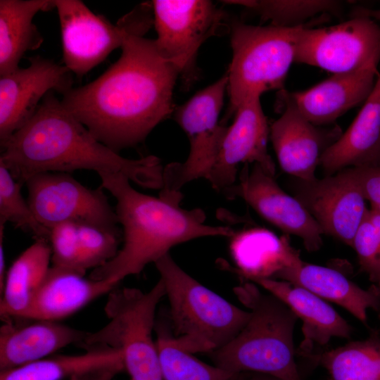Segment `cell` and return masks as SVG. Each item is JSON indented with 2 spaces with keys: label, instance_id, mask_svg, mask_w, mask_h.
Wrapping results in <instances>:
<instances>
[{
  "label": "cell",
  "instance_id": "obj_1",
  "mask_svg": "<svg viewBox=\"0 0 380 380\" xmlns=\"http://www.w3.org/2000/svg\"><path fill=\"white\" fill-rule=\"evenodd\" d=\"M122 19L125 35L120 58L102 75L71 88L63 106L102 144L118 153L142 142L173 111V89L179 72L144 37L153 25L151 3Z\"/></svg>",
  "mask_w": 380,
  "mask_h": 380
},
{
  "label": "cell",
  "instance_id": "obj_12",
  "mask_svg": "<svg viewBox=\"0 0 380 380\" xmlns=\"http://www.w3.org/2000/svg\"><path fill=\"white\" fill-rule=\"evenodd\" d=\"M58 12L64 65L82 77L122 46L125 23L116 25L94 13L82 1L54 0Z\"/></svg>",
  "mask_w": 380,
  "mask_h": 380
},
{
  "label": "cell",
  "instance_id": "obj_40",
  "mask_svg": "<svg viewBox=\"0 0 380 380\" xmlns=\"http://www.w3.org/2000/svg\"><path fill=\"white\" fill-rule=\"evenodd\" d=\"M379 317H380V314H379Z\"/></svg>",
  "mask_w": 380,
  "mask_h": 380
},
{
  "label": "cell",
  "instance_id": "obj_11",
  "mask_svg": "<svg viewBox=\"0 0 380 380\" xmlns=\"http://www.w3.org/2000/svg\"><path fill=\"white\" fill-rule=\"evenodd\" d=\"M249 165H243L236 182L222 193L230 199H242L270 224L298 236L308 252L317 251L324 233L314 217L279 186L274 175L258 164Z\"/></svg>",
  "mask_w": 380,
  "mask_h": 380
},
{
  "label": "cell",
  "instance_id": "obj_34",
  "mask_svg": "<svg viewBox=\"0 0 380 380\" xmlns=\"http://www.w3.org/2000/svg\"><path fill=\"white\" fill-rule=\"evenodd\" d=\"M49 230L52 266L84 274L80 262L78 224L63 222L53 226Z\"/></svg>",
  "mask_w": 380,
  "mask_h": 380
},
{
  "label": "cell",
  "instance_id": "obj_30",
  "mask_svg": "<svg viewBox=\"0 0 380 380\" xmlns=\"http://www.w3.org/2000/svg\"><path fill=\"white\" fill-rule=\"evenodd\" d=\"M252 10L262 20L279 27H296L319 14H338L341 4L331 0L224 1Z\"/></svg>",
  "mask_w": 380,
  "mask_h": 380
},
{
  "label": "cell",
  "instance_id": "obj_38",
  "mask_svg": "<svg viewBox=\"0 0 380 380\" xmlns=\"http://www.w3.org/2000/svg\"><path fill=\"white\" fill-rule=\"evenodd\" d=\"M240 380H281L278 378L262 374H257V373H251L250 375H245L244 374H242Z\"/></svg>",
  "mask_w": 380,
  "mask_h": 380
},
{
  "label": "cell",
  "instance_id": "obj_10",
  "mask_svg": "<svg viewBox=\"0 0 380 380\" xmlns=\"http://www.w3.org/2000/svg\"><path fill=\"white\" fill-rule=\"evenodd\" d=\"M27 202L47 229L63 222L91 225L122 233L115 211L102 189L87 188L68 173L44 172L28 179Z\"/></svg>",
  "mask_w": 380,
  "mask_h": 380
},
{
  "label": "cell",
  "instance_id": "obj_24",
  "mask_svg": "<svg viewBox=\"0 0 380 380\" xmlns=\"http://www.w3.org/2000/svg\"><path fill=\"white\" fill-rule=\"evenodd\" d=\"M276 279L301 286L324 300L339 305L366 325L368 309L380 314L379 287L373 284L364 289L331 267L302 261L282 271Z\"/></svg>",
  "mask_w": 380,
  "mask_h": 380
},
{
  "label": "cell",
  "instance_id": "obj_25",
  "mask_svg": "<svg viewBox=\"0 0 380 380\" xmlns=\"http://www.w3.org/2000/svg\"><path fill=\"white\" fill-rule=\"evenodd\" d=\"M53 8L54 0H0V75L18 69L25 52L41 46L33 18Z\"/></svg>",
  "mask_w": 380,
  "mask_h": 380
},
{
  "label": "cell",
  "instance_id": "obj_32",
  "mask_svg": "<svg viewBox=\"0 0 380 380\" xmlns=\"http://www.w3.org/2000/svg\"><path fill=\"white\" fill-rule=\"evenodd\" d=\"M352 248L360 269L380 289V213L368 209L353 239Z\"/></svg>",
  "mask_w": 380,
  "mask_h": 380
},
{
  "label": "cell",
  "instance_id": "obj_36",
  "mask_svg": "<svg viewBox=\"0 0 380 380\" xmlns=\"http://www.w3.org/2000/svg\"><path fill=\"white\" fill-rule=\"evenodd\" d=\"M5 226L0 225V291H2L7 274L4 248V231Z\"/></svg>",
  "mask_w": 380,
  "mask_h": 380
},
{
  "label": "cell",
  "instance_id": "obj_22",
  "mask_svg": "<svg viewBox=\"0 0 380 380\" xmlns=\"http://www.w3.org/2000/svg\"><path fill=\"white\" fill-rule=\"evenodd\" d=\"M51 266L23 318L57 321L69 317L117 287L107 280Z\"/></svg>",
  "mask_w": 380,
  "mask_h": 380
},
{
  "label": "cell",
  "instance_id": "obj_15",
  "mask_svg": "<svg viewBox=\"0 0 380 380\" xmlns=\"http://www.w3.org/2000/svg\"><path fill=\"white\" fill-rule=\"evenodd\" d=\"M296 179L294 197L314 217L324 234L352 247L369 209L358 187L341 171L311 181Z\"/></svg>",
  "mask_w": 380,
  "mask_h": 380
},
{
  "label": "cell",
  "instance_id": "obj_39",
  "mask_svg": "<svg viewBox=\"0 0 380 380\" xmlns=\"http://www.w3.org/2000/svg\"><path fill=\"white\" fill-rule=\"evenodd\" d=\"M240 377H241V376H240ZM240 377H239L238 379H236V380H240Z\"/></svg>",
  "mask_w": 380,
  "mask_h": 380
},
{
  "label": "cell",
  "instance_id": "obj_16",
  "mask_svg": "<svg viewBox=\"0 0 380 380\" xmlns=\"http://www.w3.org/2000/svg\"><path fill=\"white\" fill-rule=\"evenodd\" d=\"M281 115L270 127V139L280 167L296 179L311 181L324 152L342 135L339 127L322 128L280 100Z\"/></svg>",
  "mask_w": 380,
  "mask_h": 380
},
{
  "label": "cell",
  "instance_id": "obj_35",
  "mask_svg": "<svg viewBox=\"0 0 380 380\" xmlns=\"http://www.w3.org/2000/svg\"><path fill=\"white\" fill-rule=\"evenodd\" d=\"M360 189L371 209L380 213V165L354 167L341 170Z\"/></svg>",
  "mask_w": 380,
  "mask_h": 380
},
{
  "label": "cell",
  "instance_id": "obj_21",
  "mask_svg": "<svg viewBox=\"0 0 380 380\" xmlns=\"http://www.w3.org/2000/svg\"><path fill=\"white\" fill-rule=\"evenodd\" d=\"M229 238V250L235 265L232 270L248 281L276 279L282 271L303 261L288 235L278 236L264 227L234 230Z\"/></svg>",
  "mask_w": 380,
  "mask_h": 380
},
{
  "label": "cell",
  "instance_id": "obj_28",
  "mask_svg": "<svg viewBox=\"0 0 380 380\" xmlns=\"http://www.w3.org/2000/svg\"><path fill=\"white\" fill-rule=\"evenodd\" d=\"M305 358L324 367L330 380H380V334L331 350L315 352Z\"/></svg>",
  "mask_w": 380,
  "mask_h": 380
},
{
  "label": "cell",
  "instance_id": "obj_20",
  "mask_svg": "<svg viewBox=\"0 0 380 380\" xmlns=\"http://www.w3.org/2000/svg\"><path fill=\"white\" fill-rule=\"evenodd\" d=\"M81 347L82 354L47 357L0 371V380H111L125 371L119 350L102 344Z\"/></svg>",
  "mask_w": 380,
  "mask_h": 380
},
{
  "label": "cell",
  "instance_id": "obj_4",
  "mask_svg": "<svg viewBox=\"0 0 380 380\" xmlns=\"http://www.w3.org/2000/svg\"><path fill=\"white\" fill-rule=\"evenodd\" d=\"M234 293L251 316L232 341L208 354L213 364L238 375L251 372L281 380H302L293 342L296 315L253 282H243Z\"/></svg>",
  "mask_w": 380,
  "mask_h": 380
},
{
  "label": "cell",
  "instance_id": "obj_9",
  "mask_svg": "<svg viewBox=\"0 0 380 380\" xmlns=\"http://www.w3.org/2000/svg\"><path fill=\"white\" fill-rule=\"evenodd\" d=\"M151 6L158 51L190 80L202 44L224 32V13L205 0H153Z\"/></svg>",
  "mask_w": 380,
  "mask_h": 380
},
{
  "label": "cell",
  "instance_id": "obj_27",
  "mask_svg": "<svg viewBox=\"0 0 380 380\" xmlns=\"http://www.w3.org/2000/svg\"><path fill=\"white\" fill-rule=\"evenodd\" d=\"M227 85L225 73L174 109L175 120L187 135L190 148L212 144L224 134L227 126L219 123L218 119Z\"/></svg>",
  "mask_w": 380,
  "mask_h": 380
},
{
  "label": "cell",
  "instance_id": "obj_19",
  "mask_svg": "<svg viewBox=\"0 0 380 380\" xmlns=\"http://www.w3.org/2000/svg\"><path fill=\"white\" fill-rule=\"evenodd\" d=\"M284 303L302 322L303 340L296 351L306 357L314 347L326 346L334 337L350 338L351 325L324 299L289 281L265 279L253 281Z\"/></svg>",
  "mask_w": 380,
  "mask_h": 380
},
{
  "label": "cell",
  "instance_id": "obj_6",
  "mask_svg": "<svg viewBox=\"0 0 380 380\" xmlns=\"http://www.w3.org/2000/svg\"><path fill=\"white\" fill-rule=\"evenodd\" d=\"M307 24L296 27L233 24L232 58L227 72L232 113L251 97L284 89L295 62L299 34Z\"/></svg>",
  "mask_w": 380,
  "mask_h": 380
},
{
  "label": "cell",
  "instance_id": "obj_14",
  "mask_svg": "<svg viewBox=\"0 0 380 380\" xmlns=\"http://www.w3.org/2000/svg\"><path fill=\"white\" fill-rule=\"evenodd\" d=\"M227 126L207 179L212 187L223 191L237 180L241 164H258L274 176L275 165L267 151L270 127L260 97H251L236 110Z\"/></svg>",
  "mask_w": 380,
  "mask_h": 380
},
{
  "label": "cell",
  "instance_id": "obj_31",
  "mask_svg": "<svg viewBox=\"0 0 380 380\" xmlns=\"http://www.w3.org/2000/svg\"><path fill=\"white\" fill-rule=\"evenodd\" d=\"M23 185L0 164V225L5 226L10 222L30 232L35 240L49 242L50 230L35 217L21 193Z\"/></svg>",
  "mask_w": 380,
  "mask_h": 380
},
{
  "label": "cell",
  "instance_id": "obj_23",
  "mask_svg": "<svg viewBox=\"0 0 380 380\" xmlns=\"http://www.w3.org/2000/svg\"><path fill=\"white\" fill-rule=\"evenodd\" d=\"M319 165L327 175L348 167L380 165V75L358 114L324 152Z\"/></svg>",
  "mask_w": 380,
  "mask_h": 380
},
{
  "label": "cell",
  "instance_id": "obj_3",
  "mask_svg": "<svg viewBox=\"0 0 380 380\" xmlns=\"http://www.w3.org/2000/svg\"><path fill=\"white\" fill-rule=\"evenodd\" d=\"M102 187L116 199L115 213L122 227V246L117 255L94 269L89 278L118 284L125 277L140 273L180 243L208 236L230 237V226L205 223L201 208L184 209L180 191H162L154 197L134 189L121 173H101Z\"/></svg>",
  "mask_w": 380,
  "mask_h": 380
},
{
  "label": "cell",
  "instance_id": "obj_18",
  "mask_svg": "<svg viewBox=\"0 0 380 380\" xmlns=\"http://www.w3.org/2000/svg\"><path fill=\"white\" fill-rule=\"evenodd\" d=\"M0 329V371L49 357L70 344H81L89 332L57 321L9 317Z\"/></svg>",
  "mask_w": 380,
  "mask_h": 380
},
{
  "label": "cell",
  "instance_id": "obj_29",
  "mask_svg": "<svg viewBox=\"0 0 380 380\" xmlns=\"http://www.w3.org/2000/svg\"><path fill=\"white\" fill-rule=\"evenodd\" d=\"M155 331L163 380H236L241 376L201 361L183 348L162 324H156Z\"/></svg>",
  "mask_w": 380,
  "mask_h": 380
},
{
  "label": "cell",
  "instance_id": "obj_17",
  "mask_svg": "<svg viewBox=\"0 0 380 380\" xmlns=\"http://www.w3.org/2000/svg\"><path fill=\"white\" fill-rule=\"evenodd\" d=\"M378 71L336 74L301 91L281 90L279 100L293 105L317 126L329 125L348 110L364 103L372 93Z\"/></svg>",
  "mask_w": 380,
  "mask_h": 380
},
{
  "label": "cell",
  "instance_id": "obj_33",
  "mask_svg": "<svg viewBox=\"0 0 380 380\" xmlns=\"http://www.w3.org/2000/svg\"><path fill=\"white\" fill-rule=\"evenodd\" d=\"M122 233H116L99 227L78 224L80 262L84 272L99 267L118 253Z\"/></svg>",
  "mask_w": 380,
  "mask_h": 380
},
{
  "label": "cell",
  "instance_id": "obj_7",
  "mask_svg": "<svg viewBox=\"0 0 380 380\" xmlns=\"http://www.w3.org/2000/svg\"><path fill=\"white\" fill-rule=\"evenodd\" d=\"M165 296L163 281L148 291L115 287L104 308L108 323L79 346L102 344L119 350L131 380H163L153 331L156 308Z\"/></svg>",
  "mask_w": 380,
  "mask_h": 380
},
{
  "label": "cell",
  "instance_id": "obj_26",
  "mask_svg": "<svg viewBox=\"0 0 380 380\" xmlns=\"http://www.w3.org/2000/svg\"><path fill=\"white\" fill-rule=\"evenodd\" d=\"M49 241L35 240L13 262L1 291V317H23L50 269Z\"/></svg>",
  "mask_w": 380,
  "mask_h": 380
},
{
  "label": "cell",
  "instance_id": "obj_8",
  "mask_svg": "<svg viewBox=\"0 0 380 380\" xmlns=\"http://www.w3.org/2000/svg\"><path fill=\"white\" fill-rule=\"evenodd\" d=\"M307 24L296 44L295 62L336 74L377 70L380 61V25L363 16L329 27Z\"/></svg>",
  "mask_w": 380,
  "mask_h": 380
},
{
  "label": "cell",
  "instance_id": "obj_2",
  "mask_svg": "<svg viewBox=\"0 0 380 380\" xmlns=\"http://www.w3.org/2000/svg\"><path fill=\"white\" fill-rule=\"evenodd\" d=\"M0 164L22 184L44 172L90 170L121 173L141 187L160 189L163 169L155 156H121L97 140L53 94L43 99L33 117L1 147Z\"/></svg>",
  "mask_w": 380,
  "mask_h": 380
},
{
  "label": "cell",
  "instance_id": "obj_13",
  "mask_svg": "<svg viewBox=\"0 0 380 380\" xmlns=\"http://www.w3.org/2000/svg\"><path fill=\"white\" fill-rule=\"evenodd\" d=\"M27 68L0 75V145L34 115L51 91L62 95L72 87L71 72L63 65L39 56L29 58Z\"/></svg>",
  "mask_w": 380,
  "mask_h": 380
},
{
  "label": "cell",
  "instance_id": "obj_37",
  "mask_svg": "<svg viewBox=\"0 0 380 380\" xmlns=\"http://www.w3.org/2000/svg\"><path fill=\"white\" fill-rule=\"evenodd\" d=\"M355 16L368 17L376 22H380V8L373 9L364 7H357L354 8L350 14V17Z\"/></svg>",
  "mask_w": 380,
  "mask_h": 380
},
{
  "label": "cell",
  "instance_id": "obj_5",
  "mask_svg": "<svg viewBox=\"0 0 380 380\" xmlns=\"http://www.w3.org/2000/svg\"><path fill=\"white\" fill-rule=\"evenodd\" d=\"M170 303L174 336L195 354H209L228 343L251 316L186 273L170 253L155 263Z\"/></svg>",
  "mask_w": 380,
  "mask_h": 380
}]
</instances>
